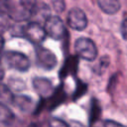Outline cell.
Masks as SVG:
<instances>
[{
  "instance_id": "11",
  "label": "cell",
  "mask_w": 127,
  "mask_h": 127,
  "mask_svg": "<svg viewBox=\"0 0 127 127\" xmlns=\"http://www.w3.org/2000/svg\"><path fill=\"white\" fill-rule=\"evenodd\" d=\"M77 68V58L76 57H70L65 61L64 65L63 66L62 75L66 76L67 74H72L76 71Z\"/></svg>"
},
{
  "instance_id": "20",
  "label": "cell",
  "mask_w": 127,
  "mask_h": 127,
  "mask_svg": "<svg viewBox=\"0 0 127 127\" xmlns=\"http://www.w3.org/2000/svg\"><path fill=\"white\" fill-rule=\"evenodd\" d=\"M4 74H5V71H4L3 65H2V64H1V63H0V81L3 79V77H4Z\"/></svg>"
},
{
  "instance_id": "15",
  "label": "cell",
  "mask_w": 127,
  "mask_h": 127,
  "mask_svg": "<svg viewBox=\"0 0 127 127\" xmlns=\"http://www.w3.org/2000/svg\"><path fill=\"white\" fill-rule=\"evenodd\" d=\"M12 4L11 0H0V15H8Z\"/></svg>"
},
{
  "instance_id": "10",
  "label": "cell",
  "mask_w": 127,
  "mask_h": 127,
  "mask_svg": "<svg viewBox=\"0 0 127 127\" xmlns=\"http://www.w3.org/2000/svg\"><path fill=\"white\" fill-rule=\"evenodd\" d=\"M15 120L14 113L4 103L0 102V124L11 125Z\"/></svg>"
},
{
  "instance_id": "8",
  "label": "cell",
  "mask_w": 127,
  "mask_h": 127,
  "mask_svg": "<svg viewBox=\"0 0 127 127\" xmlns=\"http://www.w3.org/2000/svg\"><path fill=\"white\" fill-rule=\"evenodd\" d=\"M34 88L42 97H50L53 94V85L52 82L47 78L36 77L33 79Z\"/></svg>"
},
{
  "instance_id": "21",
  "label": "cell",
  "mask_w": 127,
  "mask_h": 127,
  "mask_svg": "<svg viewBox=\"0 0 127 127\" xmlns=\"http://www.w3.org/2000/svg\"><path fill=\"white\" fill-rule=\"evenodd\" d=\"M5 92H7V88H6L4 85H2V84L0 83V96H2Z\"/></svg>"
},
{
  "instance_id": "6",
  "label": "cell",
  "mask_w": 127,
  "mask_h": 127,
  "mask_svg": "<svg viewBox=\"0 0 127 127\" xmlns=\"http://www.w3.org/2000/svg\"><path fill=\"white\" fill-rule=\"evenodd\" d=\"M37 64L44 69H53L57 65V57L48 49L38 45L36 47Z\"/></svg>"
},
{
  "instance_id": "2",
  "label": "cell",
  "mask_w": 127,
  "mask_h": 127,
  "mask_svg": "<svg viewBox=\"0 0 127 127\" xmlns=\"http://www.w3.org/2000/svg\"><path fill=\"white\" fill-rule=\"evenodd\" d=\"M76 55L85 61H94L97 57V49L94 42L88 38H79L74 43Z\"/></svg>"
},
{
  "instance_id": "19",
  "label": "cell",
  "mask_w": 127,
  "mask_h": 127,
  "mask_svg": "<svg viewBox=\"0 0 127 127\" xmlns=\"http://www.w3.org/2000/svg\"><path fill=\"white\" fill-rule=\"evenodd\" d=\"M3 49H4V39H3L2 36H0V57H1V55H2Z\"/></svg>"
},
{
  "instance_id": "9",
  "label": "cell",
  "mask_w": 127,
  "mask_h": 127,
  "mask_svg": "<svg viewBox=\"0 0 127 127\" xmlns=\"http://www.w3.org/2000/svg\"><path fill=\"white\" fill-rule=\"evenodd\" d=\"M99 8L106 14L113 15L117 13L120 9L119 0H97Z\"/></svg>"
},
{
  "instance_id": "7",
  "label": "cell",
  "mask_w": 127,
  "mask_h": 127,
  "mask_svg": "<svg viewBox=\"0 0 127 127\" xmlns=\"http://www.w3.org/2000/svg\"><path fill=\"white\" fill-rule=\"evenodd\" d=\"M68 26L76 31H82L87 26V18L85 13L79 8H72L67 15Z\"/></svg>"
},
{
  "instance_id": "17",
  "label": "cell",
  "mask_w": 127,
  "mask_h": 127,
  "mask_svg": "<svg viewBox=\"0 0 127 127\" xmlns=\"http://www.w3.org/2000/svg\"><path fill=\"white\" fill-rule=\"evenodd\" d=\"M50 127H68V126L60 119H53L50 122Z\"/></svg>"
},
{
  "instance_id": "4",
  "label": "cell",
  "mask_w": 127,
  "mask_h": 127,
  "mask_svg": "<svg viewBox=\"0 0 127 127\" xmlns=\"http://www.w3.org/2000/svg\"><path fill=\"white\" fill-rule=\"evenodd\" d=\"M44 29L46 34L55 40H61L65 34L64 24L58 16H49L45 20Z\"/></svg>"
},
{
  "instance_id": "18",
  "label": "cell",
  "mask_w": 127,
  "mask_h": 127,
  "mask_svg": "<svg viewBox=\"0 0 127 127\" xmlns=\"http://www.w3.org/2000/svg\"><path fill=\"white\" fill-rule=\"evenodd\" d=\"M121 35L123 39L127 41V18H125L121 23Z\"/></svg>"
},
{
  "instance_id": "5",
  "label": "cell",
  "mask_w": 127,
  "mask_h": 127,
  "mask_svg": "<svg viewBox=\"0 0 127 127\" xmlns=\"http://www.w3.org/2000/svg\"><path fill=\"white\" fill-rule=\"evenodd\" d=\"M23 36L30 42L36 45H40L45 40L47 34L44 27L41 26L39 22L32 21L23 28Z\"/></svg>"
},
{
  "instance_id": "12",
  "label": "cell",
  "mask_w": 127,
  "mask_h": 127,
  "mask_svg": "<svg viewBox=\"0 0 127 127\" xmlns=\"http://www.w3.org/2000/svg\"><path fill=\"white\" fill-rule=\"evenodd\" d=\"M13 103L15 105H17L20 109L24 110V111H27L31 108L33 102L31 100L30 97H27V96H23V95H20V96H15L13 98Z\"/></svg>"
},
{
  "instance_id": "3",
  "label": "cell",
  "mask_w": 127,
  "mask_h": 127,
  "mask_svg": "<svg viewBox=\"0 0 127 127\" xmlns=\"http://www.w3.org/2000/svg\"><path fill=\"white\" fill-rule=\"evenodd\" d=\"M4 61L10 68H14L18 71H27L30 67V61L28 57L19 52H6L4 54Z\"/></svg>"
},
{
  "instance_id": "13",
  "label": "cell",
  "mask_w": 127,
  "mask_h": 127,
  "mask_svg": "<svg viewBox=\"0 0 127 127\" xmlns=\"http://www.w3.org/2000/svg\"><path fill=\"white\" fill-rule=\"evenodd\" d=\"M64 101V90L60 86L53 94L50 96V102H51V107H55Z\"/></svg>"
},
{
  "instance_id": "16",
  "label": "cell",
  "mask_w": 127,
  "mask_h": 127,
  "mask_svg": "<svg viewBox=\"0 0 127 127\" xmlns=\"http://www.w3.org/2000/svg\"><path fill=\"white\" fill-rule=\"evenodd\" d=\"M101 127H127V126H125L121 123H118L116 121H113V120H105V121H103Z\"/></svg>"
},
{
  "instance_id": "14",
  "label": "cell",
  "mask_w": 127,
  "mask_h": 127,
  "mask_svg": "<svg viewBox=\"0 0 127 127\" xmlns=\"http://www.w3.org/2000/svg\"><path fill=\"white\" fill-rule=\"evenodd\" d=\"M99 114H100V106L96 100H93L91 104V111H90V118H89L90 124H92L98 119Z\"/></svg>"
},
{
  "instance_id": "1",
  "label": "cell",
  "mask_w": 127,
  "mask_h": 127,
  "mask_svg": "<svg viewBox=\"0 0 127 127\" xmlns=\"http://www.w3.org/2000/svg\"><path fill=\"white\" fill-rule=\"evenodd\" d=\"M36 0H21L17 4H12L8 15L15 21H23L33 17L37 6Z\"/></svg>"
}]
</instances>
